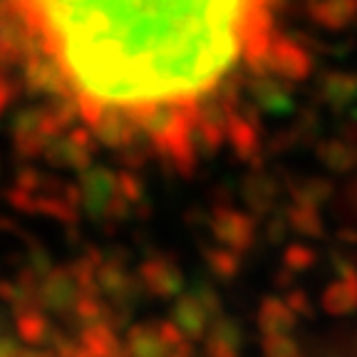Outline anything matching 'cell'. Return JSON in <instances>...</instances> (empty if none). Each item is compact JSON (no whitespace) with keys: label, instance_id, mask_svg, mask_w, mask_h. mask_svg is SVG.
Wrapping results in <instances>:
<instances>
[{"label":"cell","instance_id":"cell-1","mask_svg":"<svg viewBox=\"0 0 357 357\" xmlns=\"http://www.w3.org/2000/svg\"><path fill=\"white\" fill-rule=\"evenodd\" d=\"M283 0H0L28 84L102 142L174 164L251 139L296 70Z\"/></svg>","mask_w":357,"mask_h":357}]
</instances>
